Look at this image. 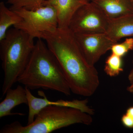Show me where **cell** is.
Segmentation results:
<instances>
[{
    "label": "cell",
    "instance_id": "6da1fadb",
    "mask_svg": "<svg viewBox=\"0 0 133 133\" xmlns=\"http://www.w3.org/2000/svg\"><path fill=\"white\" fill-rule=\"evenodd\" d=\"M38 38L45 41L57 59L71 92L83 97L93 95L99 85L98 71L86 61L74 33L68 28H58L41 33Z\"/></svg>",
    "mask_w": 133,
    "mask_h": 133
},
{
    "label": "cell",
    "instance_id": "7a4b0ae2",
    "mask_svg": "<svg viewBox=\"0 0 133 133\" xmlns=\"http://www.w3.org/2000/svg\"><path fill=\"white\" fill-rule=\"evenodd\" d=\"M31 90L56 91L66 96L71 90L61 66L41 38H38L28 63L17 82Z\"/></svg>",
    "mask_w": 133,
    "mask_h": 133
},
{
    "label": "cell",
    "instance_id": "3957f363",
    "mask_svg": "<svg viewBox=\"0 0 133 133\" xmlns=\"http://www.w3.org/2000/svg\"><path fill=\"white\" fill-rule=\"evenodd\" d=\"M33 36L14 27L0 41V55L4 78L3 96L16 82L29 62L35 44Z\"/></svg>",
    "mask_w": 133,
    "mask_h": 133
},
{
    "label": "cell",
    "instance_id": "277c9868",
    "mask_svg": "<svg viewBox=\"0 0 133 133\" xmlns=\"http://www.w3.org/2000/svg\"><path fill=\"white\" fill-rule=\"evenodd\" d=\"M91 115L73 108L50 105L43 108L33 123L23 126L15 121L3 126L0 133H50L75 124L90 125Z\"/></svg>",
    "mask_w": 133,
    "mask_h": 133
},
{
    "label": "cell",
    "instance_id": "5b68a950",
    "mask_svg": "<svg viewBox=\"0 0 133 133\" xmlns=\"http://www.w3.org/2000/svg\"><path fill=\"white\" fill-rule=\"evenodd\" d=\"M13 10L22 19L21 21L14 27L25 31L35 38H38L41 33L54 32L58 28L56 11L51 5L45 4L33 10L19 8Z\"/></svg>",
    "mask_w": 133,
    "mask_h": 133
},
{
    "label": "cell",
    "instance_id": "8992f818",
    "mask_svg": "<svg viewBox=\"0 0 133 133\" xmlns=\"http://www.w3.org/2000/svg\"><path fill=\"white\" fill-rule=\"evenodd\" d=\"M109 20L101 9L90 2L85 3L75 12L68 28L74 34L105 33Z\"/></svg>",
    "mask_w": 133,
    "mask_h": 133
},
{
    "label": "cell",
    "instance_id": "52a82bcc",
    "mask_svg": "<svg viewBox=\"0 0 133 133\" xmlns=\"http://www.w3.org/2000/svg\"><path fill=\"white\" fill-rule=\"evenodd\" d=\"M74 35L86 61L92 66H94L102 56L111 50L114 44L118 43L110 39L105 33Z\"/></svg>",
    "mask_w": 133,
    "mask_h": 133
},
{
    "label": "cell",
    "instance_id": "ba28073f",
    "mask_svg": "<svg viewBox=\"0 0 133 133\" xmlns=\"http://www.w3.org/2000/svg\"><path fill=\"white\" fill-rule=\"evenodd\" d=\"M25 87L28 101L27 105L29 107L27 125L33 123L36 116L40 111L46 107L50 105L73 108L91 115L94 114V110L88 105V101L87 99H74L72 101L61 99L55 101H51L47 98L43 92L42 91L38 92V95L43 96V98L36 97L31 93L30 89Z\"/></svg>",
    "mask_w": 133,
    "mask_h": 133
},
{
    "label": "cell",
    "instance_id": "9c48e42d",
    "mask_svg": "<svg viewBox=\"0 0 133 133\" xmlns=\"http://www.w3.org/2000/svg\"><path fill=\"white\" fill-rule=\"evenodd\" d=\"M85 3L82 0H45L43 5H51L56 9L58 28L65 29L75 12Z\"/></svg>",
    "mask_w": 133,
    "mask_h": 133
},
{
    "label": "cell",
    "instance_id": "30bf717a",
    "mask_svg": "<svg viewBox=\"0 0 133 133\" xmlns=\"http://www.w3.org/2000/svg\"><path fill=\"white\" fill-rule=\"evenodd\" d=\"M5 99L0 103V118L12 115H25L22 113L12 112V109L22 104L28 105L25 87L18 85L15 89L10 88L6 93Z\"/></svg>",
    "mask_w": 133,
    "mask_h": 133
},
{
    "label": "cell",
    "instance_id": "8fae6325",
    "mask_svg": "<svg viewBox=\"0 0 133 133\" xmlns=\"http://www.w3.org/2000/svg\"><path fill=\"white\" fill-rule=\"evenodd\" d=\"M105 34L116 42L124 37L133 36V14L109 19Z\"/></svg>",
    "mask_w": 133,
    "mask_h": 133
},
{
    "label": "cell",
    "instance_id": "7c38bea8",
    "mask_svg": "<svg viewBox=\"0 0 133 133\" xmlns=\"http://www.w3.org/2000/svg\"><path fill=\"white\" fill-rule=\"evenodd\" d=\"M109 19L133 14V0H91Z\"/></svg>",
    "mask_w": 133,
    "mask_h": 133
},
{
    "label": "cell",
    "instance_id": "4fadbf2b",
    "mask_svg": "<svg viewBox=\"0 0 133 133\" xmlns=\"http://www.w3.org/2000/svg\"><path fill=\"white\" fill-rule=\"evenodd\" d=\"M22 20L21 17L8 8L3 2L0 3V41L5 38L10 27L15 26Z\"/></svg>",
    "mask_w": 133,
    "mask_h": 133
},
{
    "label": "cell",
    "instance_id": "5bb4252c",
    "mask_svg": "<svg viewBox=\"0 0 133 133\" xmlns=\"http://www.w3.org/2000/svg\"><path fill=\"white\" fill-rule=\"evenodd\" d=\"M104 70L110 77L118 76L123 71L122 57L112 53L106 60Z\"/></svg>",
    "mask_w": 133,
    "mask_h": 133
},
{
    "label": "cell",
    "instance_id": "9a60e30c",
    "mask_svg": "<svg viewBox=\"0 0 133 133\" xmlns=\"http://www.w3.org/2000/svg\"><path fill=\"white\" fill-rule=\"evenodd\" d=\"M45 0H7L10 5V9L15 10L19 8L33 10L43 5Z\"/></svg>",
    "mask_w": 133,
    "mask_h": 133
},
{
    "label": "cell",
    "instance_id": "2e32d148",
    "mask_svg": "<svg viewBox=\"0 0 133 133\" xmlns=\"http://www.w3.org/2000/svg\"><path fill=\"white\" fill-rule=\"evenodd\" d=\"M133 50V38H126L123 42L115 44L111 49L112 53L122 57Z\"/></svg>",
    "mask_w": 133,
    "mask_h": 133
},
{
    "label": "cell",
    "instance_id": "e0dca14e",
    "mask_svg": "<svg viewBox=\"0 0 133 133\" xmlns=\"http://www.w3.org/2000/svg\"><path fill=\"white\" fill-rule=\"evenodd\" d=\"M121 121L122 125L127 128H133V118L125 114L122 117Z\"/></svg>",
    "mask_w": 133,
    "mask_h": 133
},
{
    "label": "cell",
    "instance_id": "ac0fdd59",
    "mask_svg": "<svg viewBox=\"0 0 133 133\" xmlns=\"http://www.w3.org/2000/svg\"><path fill=\"white\" fill-rule=\"evenodd\" d=\"M125 114L133 118V106L127 109Z\"/></svg>",
    "mask_w": 133,
    "mask_h": 133
},
{
    "label": "cell",
    "instance_id": "d6986e66",
    "mask_svg": "<svg viewBox=\"0 0 133 133\" xmlns=\"http://www.w3.org/2000/svg\"><path fill=\"white\" fill-rule=\"evenodd\" d=\"M133 64V59L132 62ZM128 79L129 81L130 84H132L133 83V68L131 70L130 73L128 75Z\"/></svg>",
    "mask_w": 133,
    "mask_h": 133
},
{
    "label": "cell",
    "instance_id": "ffe728a7",
    "mask_svg": "<svg viewBox=\"0 0 133 133\" xmlns=\"http://www.w3.org/2000/svg\"><path fill=\"white\" fill-rule=\"evenodd\" d=\"M127 90L131 93H133V83L132 84H130V85L127 88Z\"/></svg>",
    "mask_w": 133,
    "mask_h": 133
},
{
    "label": "cell",
    "instance_id": "44dd1931",
    "mask_svg": "<svg viewBox=\"0 0 133 133\" xmlns=\"http://www.w3.org/2000/svg\"><path fill=\"white\" fill-rule=\"evenodd\" d=\"M82 1L85 3H87L90 2L91 0H82Z\"/></svg>",
    "mask_w": 133,
    "mask_h": 133
},
{
    "label": "cell",
    "instance_id": "7402d4cb",
    "mask_svg": "<svg viewBox=\"0 0 133 133\" xmlns=\"http://www.w3.org/2000/svg\"><path fill=\"white\" fill-rule=\"evenodd\" d=\"M132 94H133V93Z\"/></svg>",
    "mask_w": 133,
    "mask_h": 133
}]
</instances>
